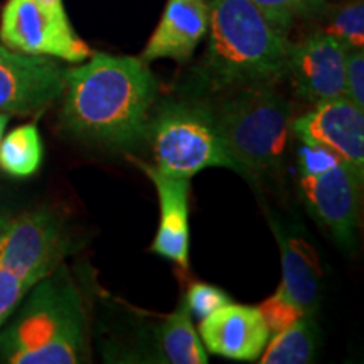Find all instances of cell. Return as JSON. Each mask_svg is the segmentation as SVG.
<instances>
[{"label":"cell","mask_w":364,"mask_h":364,"mask_svg":"<svg viewBox=\"0 0 364 364\" xmlns=\"http://www.w3.org/2000/svg\"><path fill=\"white\" fill-rule=\"evenodd\" d=\"M204 80L211 90L265 85L287 75L292 44L252 0H209Z\"/></svg>","instance_id":"3957f363"},{"label":"cell","mask_w":364,"mask_h":364,"mask_svg":"<svg viewBox=\"0 0 364 364\" xmlns=\"http://www.w3.org/2000/svg\"><path fill=\"white\" fill-rule=\"evenodd\" d=\"M348 51L324 31H317L290 49L287 75L300 98L317 105L344 97Z\"/></svg>","instance_id":"8fae6325"},{"label":"cell","mask_w":364,"mask_h":364,"mask_svg":"<svg viewBox=\"0 0 364 364\" xmlns=\"http://www.w3.org/2000/svg\"><path fill=\"white\" fill-rule=\"evenodd\" d=\"M156 169L164 174L191 177L209 167L236 171L215 125V115L196 105H166L149 122Z\"/></svg>","instance_id":"5b68a950"},{"label":"cell","mask_w":364,"mask_h":364,"mask_svg":"<svg viewBox=\"0 0 364 364\" xmlns=\"http://www.w3.org/2000/svg\"><path fill=\"white\" fill-rule=\"evenodd\" d=\"M33 285L0 268V329L21 306Z\"/></svg>","instance_id":"603a6c76"},{"label":"cell","mask_w":364,"mask_h":364,"mask_svg":"<svg viewBox=\"0 0 364 364\" xmlns=\"http://www.w3.org/2000/svg\"><path fill=\"white\" fill-rule=\"evenodd\" d=\"M159 343L167 361L174 364H208L209 361L186 304L164 322L159 331Z\"/></svg>","instance_id":"2e32d148"},{"label":"cell","mask_w":364,"mask_h":364,"mask_svg":"<svg viewBox=\"0 0 364 364\" xmlns=\"http://www.w3.org/2000/svg\"><path fill=\"white\" fill-rule=\"evenodd\" d=\"M292 134L302 144L338 156L364 177V110L346 97L317 103L292 122Z\"/></svg>","instance_id":"30bf717a"},{"label":"cell","mask_w":364,"mask_h":364,"mask_svg":"<svg viewBox=\"0 0 364 364\" xmlns=\"http://www.w3.org/2000/svg\"><path fill=\"white\" fill-rule=\"evenodd\" d=\"M199 334L209 353L233 361H257L270 339L258 307L233 302L201 318Z\"/></svg>","instance_id":"7c38bea8"},{"label":"cell","mask_w":364,"mask_h":364,"mask_svg":"<svg viewBox=\"0 0 364 364\" xmlns=\"http://www.w3.org/2000/svg\"><path fill=\"white\" fill-rule=\"evenodd\" d=\"M17 316L0 332V361L76 364L86 361V312L70 273L59 265L33 285Z\"/></svg>","instance_id":"7a4b0ae2"},{"label":"cell","mask_w":364,"mask_h":364,"mask_svg":"<svg viewBox=\"0 0 364 364\" xmlns=\"http://www.w3.org/2000/svg\"><path fill=\"white\" fill-rule=\"evenodd\" d=\"M312 316L300 317L287 329L273 334L260 359L262 364H307L316 356L317 332Z\"/></svg>","instance_id":"ac0fdd59"},{"label":"cell","mask_w":364,"mask_h":364,"mask_svg":"<svg viewBox=\"0 0 364 364\" xmlns=\"http://www.w3.org/2000/svg\"><path fill=\"white\" fill-rule=\"evenodd\" d=\"M299 186L309 211L343 247H353L361 213L363 176L339 162L322 174L300 177Z\"/></svg>","instance_id":"9c48e42d"},{"label":"cell","mask_w":364,"mask_h":364,"mask_svg":"<svg viewBox=\"0 0 364 364\" xmlns=\"http://www.w3.org/2000/svg\"><path fill=\"white\" fill-rule=\"evenodd\" d=\"M268 24L282 36L289 34L295 22L318 19L327 12L326 0H252Z\"/></svg>","instance_id":"d6986e66"},{"label":"cell","mask_w":364,"mask_h":364,"mask_svg":"<svg viewBox=\"0 0 364 364\" xmlns=\"http://www.w3.org/2000/svg\"><path fill=\"white\" fill-rule=\"evenodd\" d=\"M258 311L262 312L263 318H265L270 334H277V332L287 329L294 322H297L300 317H304V314L297 307L292 306L289 300L280 297L277 292L270 295L265 302H262Z\"/></svg>","instance_id":"7402d4cb"},{"label":"cell","mask_w":364,"mask_h":364,"mask_svg":"<svg viewBox=\"0 0 364 364\" xmlns=\"http://www.w3.org/2000/svg\"><path fill=\"white\" fill-rule=\"evenodd\" d=\"M327 24L324 33L334 38L346 51L364 48V6L363 0H354L351 4L326 12Z\"/></svg>","instance_id":"ffe728a7"},{"label":"cell","mask_w":364,"mask_h":364,"mask_svg":"<svg viewBox=\"0 0 364 364\" xmlns=\"http://www.w3.org/2000/svg\"><path fill=\"white\" fill-rule=\"evenodd\" d=\"M157 93L142 59L91 53L88 63L66 71L61 122L86 142L130 149L147 135Z\"/></svg>","instance_id":"6da1fadb"},{"label":"cell","mask_w":364,"mask_h":364,"mask_svg":"<svg viewBox=\"0 0 364 364\" xmlns=\"http://www.w3.org/2000/svg\"><path fill=\"white\" fill-rule=\"evenodd\" d=\"M43 159L44 145L36 124L16 127L0 140V171L9 176H34Z\"/></svg>","instance_id":"e0dca14e"},{"label":"cell","mask_w":364,"mask_h":364,"mask_svg":"<svg viewBox=\"0 0 364 364\" xmlns=\"http://www.w3.org/2000/svg\"><path fill=\"white\" fill-rule=\"evenodd\" d=\"M282 255V282L277 294L304 316H312L317 309L321 290V265L316 252L306 240L282 235L275 228Z\"/></svg>","instance_id":"9a60e30c"},{"label":"cell","mask_w":364,"mask_h":364,"mask_svg":"<svg viewBox=\"0 0 364 364\" xmlns=\"http://www.w3.org/2000/svg\"><path fill=\"white\" fill-rule=\"evenodd\" d=\"M209 29V0H167L159 24L140 59L186 63Z\"/></svg>","instance_id":"4fadbf2b"},{"label":"cell","mask_w":364,"mask_h":364,"mask_svg":"<svg viewBox=\"0 0 364 364\" xmlns=\"http://www.w3.org/2000/svg\"><path fill=\"white\" fill-rule=\"evenodd\" d=\"M344 97L364 110V53L353 49L346 54Z\"/></svg>","instance_id":"cb8c5ba5"},{"label":"cell","mask_w":364,"mask_h":364,"mask_svg":"<svg viewBox=\"0 0 364 364\" xmlns=\"http://www.w3.org/2000/svg\"><path fill=\"white\" fill-rule=\"evenodd\" d=\"M292 108L268 83L245 86L225 100L215 125L238 174L258 177L285 161L292 135Z\"/></svg>","instance_id":"277c9868"},{"label":"cell","mask_w":364,"mask_h":364,"mask_svg":"<svg viewBox=\"0 0 364 364\" xmlns=\"http://www.w3.org/2000/svg\"><path fill=\"white\" fill-rule=\"evenodd\" d=\"M140 169L154 182L161 206V223L150 252L189 267V179L164 174L156 167L139 162Z\"/></svg>","instance_id":"5bb4252c"},{"label":"cell","mask_w":364,"mask_h":364,"mask_svg":"<svg viewBox=\"0 0 364 364\" xmlns=\"http://www.w3.org/2000/svg\"><path fill=\"white\" fill-rule=\"evenodd\" d=\"M231 300L225 290L218 289L215 285L201 284V282L191 285L186 294V307L189 309L191 316L198 318H204Z\"/></svg>","instance_id":"44dd1931"},{"label":"cell","mask_w":364,"mask_h":364,"mask_svg":"<svg viewBox=\"0 0 364 364\" xmlns=\"http://www.w3.org/2000/svg\"><path fill=\"white\" fill-rule=\"evenodd\" d=\"M9 120H11V115H7V113H0V140H2L4 134H6Z\"/></svg>","instance_id":"4316f807"},{"label":"cell","mask_w":364,"mask_h":364,"mask_svg":"<svg viewBox=\"0 0 364 364\" xmlns=\"http://www.w3.org/2000/svg\"><path fill=\"white\" fill-rule=\"evenodd\" d=\"M339 162L343 161L338 156H334L329 150L322 147H316V145L302 144V147L299 150L297 166L300 177L322 174V172L329 171L331 167H334Z\"/></svg>","instance_id":"d4e9b609"},{"label":"cell","mask_w":364,"mask_h":364,"mask_svg":"<svg viewBox=\"0 0 364 364\" xmlns=\"http://www.w3.org/2000/svg\"><path fill=\"white\" fill-rule=\"evenodd\" d=\"M4 46L33 56L58 58L81 63L91 49L78 38L66 14H58L39 0H9L0 17Z\"/></svg>","instance_id":"52a82bcc"},{"label":"cell","mask_w":364,"mask_h":364,"mask_svg":"<svg viewBox=\"0 0 364 364\" xmlns=\"http://www.w3.org/2000/svg\"><path fill=\"white\" fill-rule=\"evenodd\" d=\"M7 223H9V218H6V216H0V233H2L4 228L7 226Z\"/></svg>","instance_id":"83f0119b"},{"label":"cell","mask_w":364,"mask_h":364,"mask_svg":"<svg viewBox=\"0 0 364 364\" xmlns=\"http://www.w3.org/2000/svg\"><path fill=\"white\" fill-rule=\"evenodd\" d=\"M65 75L66 70L48 56L0 44V113L31 115L46 110L61 98Z\"/></svg>","instance_id":"ba28073f"},{"label":"cell","mask_w":364,"mask_h":364,"mask_svg":"<svg viewBox=\"0 0 364 364\" xmlns=\"http://www.w3.org/2000/svg\"><path fill=\"white\" fill-rule=\"evenodd\" d=\"M70 250L65 226L51 209L9 220L0 233V268L36 285L56 270Z\"/></svg>","instance_id":"8992f818"},{"label":"cell","mask_w":364,"mask_h":364,"mask_svg":"<svg viewBox=\"0 0 364 364\" xmlns=\"http://www.w3.org/2000/svg\"><path fill=\"white\" fill-rule=\"evenodd\" d=\"M41 4H44L46 7H49L51 11L58 14H66L65 6H63V0H39Z\"/></svg>","instance_id":"484cf974"}]
</instances>
